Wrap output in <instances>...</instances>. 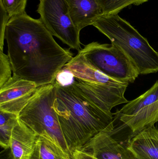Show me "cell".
<instances>
[{
	"label": "cell",
	"mask_w": 158,
	"mask_h": 159,
	"mask_svg": "<svg viewBox=\"0 0 158 159\" xmlns=\"http://www.w3.org/2000/svg\"><path fill=\"white\" fill-rule=\"evenodd\" d=\"M4 39L13 75L38 87L54 83L58 74L73 58L69 49L56 42L40 19L26 12L9 19Z\"/></svg>",
	"instance_id": "cell-1"
},
{
	"label": "cell",
	"mask_w": 158,
	"mask_h": 159,
	"mask_svg": "<svg viewBox=\"0 0 158 159\" xmlns=\"http://www.w3.org/2000/svg\"><path fill=\"white\" fill-rule=\"evenodd\" d=\"M55 83L56 95L53 107L71 156L99 133L113 129L114 114L96 105L71 84L61 86Z\"/></svg>",
	"instance_id": "cell-2"
},
{
	"label": "cell",
	"mask_w": 158,
	"mask_h": 159,
	"mask_svg": "<svg viewBox=\"0 0 158 159\" xmlns=\"http://www.w3.org/2000/svg\"><path fill=\"white\" fill-rule=\"evenodd\" d=\"M93 26L122 50L140 75L157 72L158 52L146 38L118 14H103Z\"/></svg>",
	"instance_id": "cell-3"
},
{
	"label": "cell",
	"mask_w": 158,
	"mask_h": 159,
	"mask_svg": "<svg viewBox=\"0 0 158 159\" xmlns=\"http://www.w3.org/2000/svg\"><path fill=\"white\" fill-rule=\"evenodd\" d=\"M63 69L73 74V87L103 110L110 113L115 107L129 102L124 96L129 83L109 77L78 53Z\"/></svg>",
	"instance_id": "cell-4"
},
{
	"label": "cell",
	"mask_w": 158,
	"mask_h": 159,
	"mask_svg": "<svg viewBox=\"0 0 158 159\" xmlns=\"http://www.w3.org/2000/svg\"><path fill=\"white\" fill-rule=\"evenodd\" d=\"M56 90L55 82L38 87L19 113L18 118L37 135H49L70 153L58 117L53 107Z\"/></svg>",
	"instance_id": "cell-5"
},
{
	"label": "cell",
	"mask_w": 158,
	"mask_h": 159,
	"mask_svg": "<svg viewBox=\"0 0 158 159\" xmlns=\"http://www.w3.org/2000/svg\"><path fill=\"white\" fill-rule=\"evenodd\" d=\"M114 116L111 133L118 141L125 134L128 142L144 129L154 125L158 121V80L143 94L128 102Z\"/></svg>",
	"instance_id": "cell-6"
},
{
	"label": "cell",
	"mask_w": 158,
	"mask_h": 159,
	"mask_svg": "<svg viewBox=\"0 0 158 159\" xmlns=\"http://www.w3.org/2000/svg\"><path fill=\"white\" fill-rule=\"evenodd\" d=\"M78 54L90 65L113 79L130 84L140 75L128 56L113 44L92 42Z\"/></svg>",
	"instance_id": "cell-7"
},
{
	"label": "cell",
	"mask_w": 158,
	"mask_h": 159,
	"mask_svg": "<svg viewBox=\"0 0 158 159\" xmlns=\"http://www.w3.org/2000/svg\"><path fill=\"white\" fill-rule=\"evenodd\" d=\"M37 12L53 36L70 48L80 50V31L72 21L66 0H40Z\"/></svg>",
	"instance_id": "cell-8"
},
{
	"label": "cell",
	"mask_w": 158,
	"mask_h": 159,
	"mask_svg": "<svg viewBox=\"0 0 158 159\" xmlns=\"http://www.w3.org/2000/svg\"><path fill=\"white\" fill-rule=\"evenodd\" d=\"M38 88L35 82L13 75L0 88V111L19 116Z\"/></svg>",
	"instance_id": "cell-9"
},
{
	"label": "cell",
	"mask_w": 158,
	"mask_h": 159,
	"mask_svg": "<svg viewBox=\"0 0 158 159\" xmlns=\"http://www.w3.org/2000/svg\"><path fill=\"white\" fill-rule=\"evenodd\" d=\"M106 129L89 140L80 150L97 159H131L126 146Z\"/></svg>",
	"instance_id": "cell-10"
},
{
	"label": "cell",
	"mask_w": 158,
	"mask_h": 159,
	"mask_svg": "<svg viewBox=\"0 0 158 159\" xmlns=\"http://www.w3.org/2000/svg\"><path fill=\"white\" fill-rule=\"evenodd\" d=\"M131 159H158V129L147 127L130 139L126 144Z\"/></svg>",
	"instance_id": "cell-11"
},
{
	"label": "cell",
	"mask_w": 158,
	"mask_h": 159,
	"mask_svg": "<svg viewBox=\"0 0 158 159\" xmlns=\"http://www.w3.org/2000/svg\"><path fill=\"white\" fill-rule=\"evenodd\" d=\"M74 25L79 31L93 24L104 14L97 0H66Z\"/></svg>",
	"instance_id": "cell-12"
},
{
	"label": "cell",
	"mask_w": 158,
	"mask_h": 159,
	"mask_svg": "<svg viewBox=\"0 0 158 159\" xmlns=\"http://www.w3.org/2000/svg\"><path fill=\"white\" fill-rule=\"evenodd\" d=\"M38 135L18 120L10 139V148L13 159H26L34 148Z\"/></svg>",
	"instance_id": "cell-13"
},
{
	"label": "cell",
	"mask_w": 158,
	"mask_h": 159,
	"mask_svg": "<svg viewBox=\"0 0 158 159\" xmlns=\"http://www.w3.org/2000/svg\"><path fill=\"white\" fill-rule=\"evenodd\" d=\"M27 159H73L57 142L47 134L38 135L31 154Z\"/></svg>",
	"instance_id": "cell-14"
},
{
	"label": "cell",
	"mask_w": 158,
	"mask_h": 159,
	"mask_svg": "<svg viewBox=\"0 0 158 159\" xmlns=\"http://www.w3.org/2000/svg\"><path fill=\"white\" fill-rule=\"evenodd\" d=\"M18 116L0 111V145L6 149L10 148V139Z\"/></svg>",
	"instance_id": "cell-15"
},
{
	"label": "cell",
	"mask_w": 158,
	"mask_h": 159,
	"mask_svg": "<svg viewBox=\"0 0 158 159\" xmlns=\"http://www.w3.org/2000/svg\"><path fill=\"white\" fill-rule=\"evenodd\" d=\"M104 14H118L124 8L132 5L138 6L149 0H97Z\"/></svg>",
	"instance_id": "cell-16"
},
{
	"label": "cell",
	"mask_w": 158,
	"mask_h": 159,
	"mask_svg": "<svg viewBox=\"0 0 158 159\" xmlns=\"http://www.w3.org/2000/svg\"><path fill=\"white\" fill-rule=\"evenodd\" d=\"M1 9L11 18L25 13L27 0H0Z\"/></svg>",
	"instance_id": "cell-17"
},
{
	"label": "cell",
	"mask_w": 158,
	"mask_h": 159,
	"mask_svg": "<svg viewBox=\"0 0 158 159\" xmlns=\"http://www.w3.org/2000/svg\"><path fill=\"white\" fill-rule=\"evenodd\" d=\"M12 69L8 55L0 51V88L11 77Z\"/></svg>",
	"instance_id": "cell-18"
},
{
	"label": "cell",
	"mask_w": 158,
	"mask_h": 159,
	"mask_svg": "<svg viewBox=\"0 0 158 159\" xmlns=\"http://www.w3.org/2000/svg\"><path fill=\"white\" fill-rule=\"evenodd\" d=\"M74 79L73 74L70 72L62 69L58 74L55 81L61 86H67L71 84Z\"/></svg>",
	"instance_id": "cell-19"
},
{
	"label": "cell",
	"mask_w": 158,
	"mask_h": 159,
	"mask_svg": "<svg viewBox=\"0 0 158 159\" xmlns=\"http://www.w3.org/2000/svg\"><path fill=\"white\" fill-rule=\"evenodd\" d=\"M1 10V37H0V51H3L4 46V39L5 30L6 26L7 21L9 20V17L7 14L4 12L2 9Z\"/></svg>",
	"instance_id": "cell-20"
},
{
	"label": "cell",
	"mask_w": 158,
	"mask_h": 159,
	"mask_svg": "<svg viewBox=\"0 0 158 159\" xmlns=\"http://www.w3.org/2000/svg\"><path fill=\"white\" fill-rule=\"evenodd\" d=\"M72 156L73 159H97L93 156L80 150L74 151Z\"/></svg>",
	"instance_id": "cell-21"
},
{
	"label": "cell",
	"mask_w": 158,
	"mask_h": 159,
	"mask_svg": "<svg viewBox=\"0 0 158 159\" xmlns=\"http://www.w3.org/2000/svg\"></svg>",
	"instance_id": "cell-22"
}]
</instances>
